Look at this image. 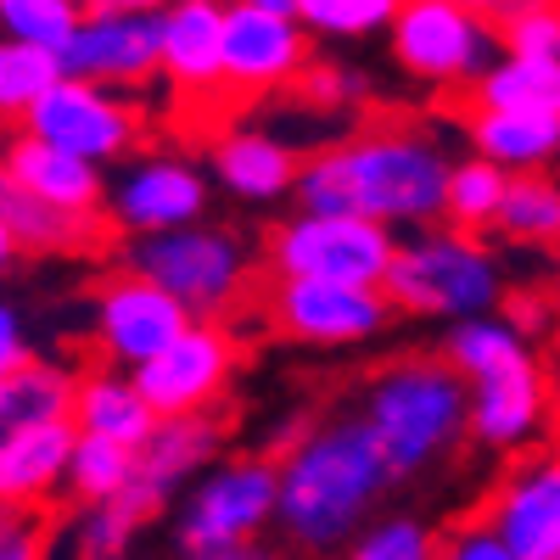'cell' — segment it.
Instances as JSON below:
<instances>
[{"label":"cell","instance_id":"1","mask_svg":"<svg viewBox=\"0 0 560 560\" xmlns=\"http://www.w3.org/2000/svg\"><path fill=\"white\" fill-rule=\"evenodd\" d=\"M454 152L427 118H370L337 147H319L303 158L298 174V208H337V213H364L393 230L438 224L443 197H448Z\"/></svg>","mask_w":560,"mask_h":560},{"label":"cell","instance_id":"2","mask_svg":"<svg viewBox=\"0 0 560 560\" xmlns=\"http://www.w3.org/2000/svg\"><path fill=\"white\" fill-rule=\"evenodd\" d=\"M275 527L308 555L348 549L393 488V471L359 409L331 420H292L275 438Z\"/></svg>","mask_w":560,"mask_h":560},{"label":"cell","instance_id":"3","mask_svg":"<svg viewBox=\"0 0 560 560\" xmlns=\"http://www.w3.org/2000/svg\"><path fill=\"white\" fill-rule=\"evenodd\" d=\"M359 420L376 438L393 482H427L471 438V382L448 353L393 359L364 382Z\"/></svg>","mask_w":560,"mask_h":560},{"label":"cell","instance_id":"4","mask_svg":"<svg viewBox=\"0 0 560 560\" xmlns=\"http://www.w3.org/2000/svg\"><path fill=\"white\" fill-rule=\"evenodd\" d=\"M443 353L471 382V438L482 448H522L544 420V376L527 331H516L504 314H465L448 319Z\"/></svg>","mask_w":560,"mask_h":560},{"label":"cell","instance_id":"5","mask_svg":"<svg viewBox=\"0 0 560 560\" xmlns=\"http://www.w3.org/2000/svg\"><path fill=\"white\" fill-rule=\"evenodd\" d=\"M382 292L398 314L420 319H465L493 314L504 303V269L499 253L482 242V230L459 224H415L409 242H398Z\"/></svg>","mask_w":560,"mask_h":560},{"label":"cell","instance_id":"6","mask_svg":"<svg viewBox=\"0 0 560 560\" xmlns=\"http://www.w3.org/2000/svg\"><path fill=\"white\" fill-rule=\"evenodd\" d=\"M118 264L152 275L158 287H168L191 314H208V319L247 308L258 280H264V253L242 236V230H224V224H208V219L152 230V236H129Z\"/></svg>","mask_w":560,"mask_h":560},{"label":"cell","instance_id":"7","mask_svg":"<svg viewBox=\"0 0 560 560\" xmlns=\"http://www.w3.org/2000/svg\"><path fill=\"white\" fill-rule=\"evenodd\" d=\"M258 253L269 275H319V280H353V287H382L398 236L393 224L364 213L298 208L292 219L264 230Z\"/></svg>","mask_w":560,"mask_h":560},{"label":"cell","instance_id":"8","mask_svg":"<svg viewBox=\"0 0 560 560\" xmlns=\"http://www.w3.org/2000/svg\"><path fill=\"white\" fill-rule=\"evenodd\" d=\"M275 459H224L191 482L179 516H174V549L202 560H236L253 555L258 538L275 527Z\"/></svg>","mask_w":560,"mask_h":560},{"label":"cell","instance_id":"9","mask_svg":"<svg viewBox=\"0 0 560 560\" xmlns=\"http://www.w3.org/2000/svg\"><path fill=\"white\" fill-rule=\"evenodd\" d=\"M275 337L303 348H353L387 331L398 314L382 287H353V280H319V275H269L258 280L253 303Z\"/></svg>","mask_w":560,"mask_h":560},{"label":"cell","instance_id":"10","mask_svg":"<svg viewBox=\"0 0 560 560\" xmlns=\"http://www.w3.org/2000/svg\"><path fill=\"white\" fill-rule=\"evenodd\" d=\"M387 39L393 62L443 96H465L499 57V23L471 12L465 0H404L387 23Z\"/></svg>","mask_w":560,"mask_h":560},{"label":"cell","instance_id":"11","mask_svg":"<svg viewBox=\"0 0 560 560\" xmlns=\"http://www.w3.org/2000/svg\"><path fill=\"white\" fill-rule=\"evenodd\" d=\"M18 129H34L57 147L90 158V163H118L140 147L147 135V113L129 90H113V84H96V79H79V73H62L45 84V96L28 107V118Z\"/></svg>","mask_w":560,"mask_h":560},{"label":"cell","instance_id":"12","mask_svg":"<svg viewBox=\"0 0 560 560\" xmlns=\"http://www.w3.org/2000/svg\"><path fill=\"white\" fill-rule=\"evenodd\" d=\"M314 62V34L298 12H269L247 0H224V96L230 107L269 102L292 90Z\"/></svg>","mask_w":560,"mask_h":560},{"label":"cell","instance_id":"13","mask_svg":"<svg viewBox=\"0 0 560 560\" xmlns=\"http://www.w3.org/2000/svg\"><path fill=\"white\" fill-rule=\"evenodd\" d=\"M197 314L185 308L168 287H158L152 275H140L129 264L107 269L96 298H90V342L113 364H147L158 348H168Z\"/></svg>","mask_w":560,"mask_h":560},{"label":"cell","instance_id":"14","mask_svg":"<svg viewBox=\"0 0 560 560\" xmlns=\"http://www.w3.org/2000/svg\"><path fill=\"white\" fill-rule=\"evenodd\" d=\"M62 73L96 79L140 96L163 79V7H102L84 12L62 45Z\"/></svg>","mask_w":560,"mask_h":560},{"label":"cell","instance_id":"15","mask_svg":"<svg viewBox=\"0 0 560 560\" xmlns=\"http://www.w3.org/2000/svg\"><path fill=\"white\" fill-rule=\"evenodd\" d=\"M236 364H242L236 331L197 314L168 348H158L147 364H135V382L158 404V415H202V409H219Z\"/></svg>","mask_w":560,"mask_h":560},{"label":"cell","instance_id":"16","mask_svg":"<svg viewBox=\"0 0 560 560\" xmlns=\"http://www.w3.org/2000/svg\"><path fill=\"white\" fill-rule=\"evenodd\" d=\"M163 84L179 113H236L224 96V0L163 7Z\"/></svg>","mask_w":560,"mask_h":560},{"label":"cell","instance_id":"17","mask_svg":"<svg viewBox=\"0 0 560 560\" xmlns=\"http://www.w3.org/2000/svg\"><path fill=\"white\" fill-rule=\"evenodd\" d=\"M224 443V420L219 409H202V415H163L158 420V432L135 448V477L129 488L118 493L140 522H152L158 510L185 488V482H197L213 454Z\"/></svg>","mask_w":560,"mask_h":560},{"label":"cell","instance_id":"18","mask_svg":"<svg viewBox=\"0 0 560 560\" xmlns=\"http://www.w3.org/2000/svg\"><path fill=\"white\" fill-rule=\"evenodd\" d=\"M208 213V168L191 158H135L107 191V219L124 236H152Z\"/></svg>","mask_w":560,"mask_h":560},{"label":"cell","instance_id":"19","mask_svg":"<svg viewBox=\"0 0 560 560\" xmlns=\"http://www.w3.org/2000/svg\"><path fill=\"white\" fill-rule=\"evenodd\" d=\"M482 516L504 538L510 560H560V454L522 465L482 504Z\"/></svg>","mask_w":560,"mask_h":560},{"label":"cell","instance_id":"20","mask_svg":"<svg viewBox=\"0 0 560 560\" xmlns=\"http://www.w3.org/2000/svg\"><path fill=\"white\" fill-rule=\"evenodd\" d=\"M0 168H7L23 191L57 202V208H73V213H102L107 208V179H102V163H90L57 140H45L34 129H18L7 147H0Z\"/></svg>","mask_w":560,"mask_h":560},{"label":"cell","instance_id":"21","mask_svg":"<svg viewBox=\"0 0 560 560\" xmlns=\"http://www.w3.org/2000/svg\"><path fill=\"white\" fill-rule=\"evenodd\" d=\"M73 415L34 420L0 443V504H28L45 510L68 493V459H73Z\"/></svg>","mask_w":560,"mask_h":560},{"label":"cell","instance_id":"22","mask_svg":"<svg viewBox=\"0 0 560 560\" xmlns=\"http://www.w3.org/2000/svg\"><path fill=\"white\" fill-rule=\"evenodd\" d=\"M0 213H7L23 253H39V258H96L118 230L102 213H73V208H57V202L23 191L7 168H0Z\"/></svg>","mask_w":560,"mask_h":560},{"label":"cell","instance_id":"23","mask_svg":"<svg viewBox=\"0 0 560 560\" xmlns=\"http://www.w3.org/2000/svg\"><path fill=\"white\" fill-rule=\"evenodd\" d=\"M73 427L79 432H96V438H113V443H129L140 448L152 432H158V404L140 393L135 370L129 364H113L102 359L96 370H79L73 376Z\"/></svg>","mask_w":560,"mask_h":560},{"label":"cell","instance_id":"24","mask_svg":"<svg viewBox=\"0 0 560 560\" xmlns=\"http://www.w3.org/2000/svg\"><path fill=\"white\" fill-rule=\"evenodd\" d=\"M208 174L242 202H280V197L298 191L303 158L287 147V140H275L264 129H230V135L213 140Z\"/></svg>","mask_w":560,"mask_h":560},{"label":"cell","instance_id":"25","mask_svg":"<svg viewBox=\"0 0 560 560\" xmlns=\"http://www.w3.org/2000/svg\"><path fill=\"white\" fill-rule=\"evenodd\" d=\"M471 152L493 158L499 168H549L560 163V118L555 113H522V107H459Z\"/></svg>","mask_w":560,"mask_h":560},{"label":"cell","instance_id":"26","mask_svg":"<svg viewBox=\"0 0 560 560\" xmlns=\"http://www.w3.org/2000/svg\"><path fill=\"white\" fill-rule=\"evenodd\" d=\"M459 107H522V113H555L560 118V57L504 51L459 96Z\"/></svg>","mask_w":560,"mask_h":560},{"label":"cell","instance_id":"27","mask_svg":"<svg viewBox=\"0 0 560 560\" xmlns=\"http://www.w3.org/2000/svg\"><path fill=\"white\" fill-rule=\"evenodd\" d=\"M73 409V370L51 359H23L0 376V443L12 432L34 427V420H57Z\"/></svg>","mask_w":560,"mask_h":560},{"label":"cell","instance_id":"28","mask_svg":"<svg viewBox=\"0 0 560 560\" xmlns=\"http://www.w3.org/2000/svg\"><path fill=\"white\" fill-rule=\"evenodd\" d=\"M493 230L522 247H560V179H549L544 168L510 174Z\"/></svg>","mask_w":560,"mask_h":560},{"label":"cell","instance_id":"29","mask_svg":"<svg viewBox=\"0 0 560 560\" xmlns=\"http://www.w3.org/2000/svg\"><path fill=\"white\" fill-rule=\"evenodd\" d=\"M51 79H62V51L0 34V129H18Z\"/></svg>","mask_w":560,"mask_h":560},{"label":"cell","instance_id":"30","mask_svg":"<svg viewBox=\"0 0 560 560\" xmlns=\"http://www.w3.org/2000/svg\"><path fill=\"white\" fill-rule=\"evenodd\" d=\"M135 477V448L79 432L73 438V459H68V499L73 504H96V499H118Z\"/></svg>","mask_w":560,"mask_h":560},{"label":"cell","instance_id":"31","mask_svg":"<svg viewBox=\"0 0 560 560\" xmlns=\"http://www.w3.org/2000/svg\"><path fill=\"white\" fill-rule=\"evenodd\" d=\"M504 185H510V168H499L493 158H482V152L459 158V163H454V174H448L443 219H448V224H459V230H493L499 202H504Z\"/></svg>","mask_w":560,"mask_h":560},{"label":"cell","instance_id":"32","mask_svg":"<svg viewBox=\"0 0 560 560\" xmlns=\"http://www.w3.org/2000/svg\"><path fill=\"white\" fill-rule=\"evenodd\" d=\"M404 0H298V18L314 39H364L387 34Z\"/></svg>","mask_w":560,"mask_h":560},{"label":"cell","instance_id":"33","mask_svg":"<svg viewBox=\"0 0 560 560\" xmlns=\"http://www.w3.org/2000/svg\"><path fill=\"white\" fill-rule=\"evenodd\" d=\"M140 527H147V522H140L124 499H96V504H79V510H73L62 549H73V555H102V560H107V555H124Z\"/></svg>","mask_w":560,"mask_h":560},{"label":"cell","instance_id":"34","mask_svg":"<svg viewBox=\"0 0 560 560\" xmlns=\"http://www.w3.org/2000/svg\"><path fill=\"white\" fill-rule=\"evenodd\" d=\"M348 549L359 560H432L443 555V538L420 516H370Z\"/></svg>","mask_w":560,"mask_h":560},{"label":"cell","instance_id":"35","mask_svg":"<svg viewBox=\"0 0 560 560\" xmlns=\"http://www.w3.org/2000/svg\"><path fill=\"white\" fill-rule=\"evenodd\" d=\"M79 18H84L79 0H0V34L51 45V51H62V45L73 39Z\"/></svg>","mask_w":560,"mask_h":560},{"label":"cell","instance_id":"36","mask_svg":"<svg viewBox=\"0 0 560 560\" xmlns=\"http://www.w3.org/2000/svg\"><path fill=\"white\" fill-rule=\"evenodd\" d=\"M499 39H504V51L560 57V0H516L499 18Z\"/></svg>","mask_w":560,"mask_h":560},{"label":"cell","instance_id":"37","mask_svg":"<svg viewBox=\"0 0 560 560\" xmlns=\"http://www.w3.org/2000/svg\"><path fill=\"white\" fill-rule=\"evenodd\" d=\"M51 538H45V516L28 504H0V560H28L45 555Z\"/></svg>","mask_w":560,"mask_h":560},{"label":"cell","instance_id":"38","mask_svg":"<svg viewBox=\"0 0 560 560\" xmlns=\"http://www.w3.org/2000/svg\"><path fill=\"white\" fill-rule=\"evenodd\" d=\"M364 84H370V79H359V73H348V68L308 62L292 90H298V96H308L314 107H342V102H364Z\"/></svg>","mask_w":560,"mask_h":560},{"label":"cell","instance_id":"39","mask_svg":"<svg viewBox=\"0 0 560 560\" xmlns=\"http://www.w3.org/2000/svg\"><path fill=\"white\" fill-rule=\"evenodd\" d=\"M443 555H448V560H510V549H504V538L493 533L488 516H471V522L448 527Z\"/></svg>","mask_w":560,"mask_h":560},{"label":"cell","instance_id":"40","mask_svg":"<svg viewBox=\"0 0 560 560\" xmlns=\"http://www.w3.org/2000/svg\"><path fill=\"white\" fill-rule=\"evenodd\" d=\"M28 359V331H23V319L12 303H0V376H7L12 364Z\"/></svg>","mask_w":560,"mask_h":560},{"label":"cell","instance_id":"41","mask_svg":"<svg viewBox=\"0 0 560 560\" xmlns=\"http://www.w3.org/2000/svg\"><path fill=\"white\" fill-rule=\"evenodd\" d=\"M504 319L516 325V331H533V325H544V319H549V308H538V298H516V308H510Z\"/></svg>","mask_w":560,"mask_h":560},{"label":"cell","instance_id":"42","mask_svg":"<svg viewBox=\"0 0 560 560\" xmlns=\"http://www.w3.org/2000/svg\"><path fill=\"white\" fill-rule=\"evenodd\" d=\"M23 258V242L12 236V224H7V213H0V275H7L12 264Z\"/></svg>","mask_w":560,"mask_h":560},{"label":"cell","instance_id":"43","mask_svg":"<svg viewBox=\"0 0 560 560\" xmlns=\"http://www.w3.org/2000/svg\"><path fill=\"white\" fill-rule=\"evenodd\" d=\"M465 7H471V12H482V18H493V23H499V18H504L510 7H516V0H465Z\"/></svg>","mask_w":560,"mask_h":560},{"label":"cell","instance_id":"44","mask_svg":"<svg viewBox=\"0 0 560 560\" xmlns=\"http://www.w3.org/2000/svg\"><path fill=\"white\" fill-rule=\"evenodd\" d=\"M84 12H102V7H158V0H79Z\"/></svg>","mask_w":560,"mask_h":560},{"label":"cell","instance_id":"45","mask_svg":"<svg viewBox=\"0 0 560 560\" xmlns=\"http://www.w3.org/2000/svg\"><path fill=\"white\" fill-rule=\"evenodd\" d=\"M247 7H269V12H298V0H247Z\"/></svg>","mask_w":560,"mask_h":560},{"label":"cell","instance_id":"46","mask_svg":"<svg viewBox=\"0 0 560 560\" xmlns=\"http://www.w3.org/2000/svg\"><path fill=\"white\" fill-rule=\"evenodd\" d=\"M158 7H168V0H158Z\"/></svg>","mask_w":560,"mask_h":560}]
</instances>
